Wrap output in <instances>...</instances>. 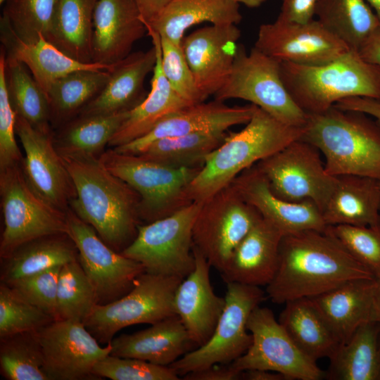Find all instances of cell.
Here are the masks:
<instances>
[{
  "instance_id": "obj_22",
  "label": "cell",
  "mask_w": 380,
  "mask_h": 380,
  "mask_svg": "<svg viewBox=\"0 0 380 380\" xmlns=\"http://www.w3.org/2000/svg\"><path fill=\"white\" fill-rule=\"evenodd\" d=\"M232 183L242 197L284 235L305 230L325 231L327 227L321 210L315 203L290 202L274 195L255 165L243 171Z\"/></svg>"
},
{
  "instance_id": "obj_2",
  "label": "cell",
  "mask_w": 380,
  "mask_h": 380,
  "mask_svg": "<svg viewBox=\"0 0 380 380\" xmlns=\"http://www.w3.org/2000/svg\"><path fill=\"white\" fill-rule=\"evenodd\" d=\"M59 153L76 192L70 208L106 244L121 253L137 234L139 194L96 156Z\"/></svg>"
},
{
  "instance_id": "obj_3",
  "label": "cell",
  "mask_w": 380,
  "mask_h": 380,
  "mask_svg": "<svg viewBox=\"0 0 380 380\" xmlns=\"http://www.w3.org/2000/svg\"><path fill=\"white\" fill-rule=\"evenodd\" d=\"M303 127L286 125L257 107L244 128L227 134L184 191V205L203 202L243 171L300 138Z\"/></svg>"
},
{
  "instance_id": "obj_49",
  "label": "cell",
  "mask_w": 380,
  "mask_h": 380,
  "mask_svg": "<svg viewBox=\"0 0 380 380\" xmlns=\"http://www.w3.org/2000/svg\"><path fill=\"white\" fill-rule=\"evenodd\" d=\"M16 113L7 93L5 80V53L0 54V170L20 164L23 157L17 144Z\"/></svg>"
},
{
  "instance_id": "obj_19",
  "label": "cell",
  "mask_w": 380,
  "mask_h": 380,
  "mask_svg": "<svg viewBox=\"0 0 380 380\" xmlns=\"http://www.w3.org/2000/svg\"><path fill=\"white\" fill-rule=\"evenodd\" d=\"M240 37L236 25L228 24L203 27L183 38L184 56L205 101L229 78Z\"/></svg>"
},
{
  "instance_id": "obj_6",
  "label": "cell",
  "mask_w": 380,
  "mask_h": 380,
  "mask_svg": "<svg viewBox=\"0 0 380 380\" xmlns=\"http://www.w3.org/2000/svg\"><path fill=\"white\" fill-rule=\"evenodd\" d=\"M224 101L239 99L251 102L279 121L303 127L308 115L293 101L280 75V61L253 46L247 53L238 45L231 74L213 96Z\"/></svg>"
},
{
  "instance_id": "obj_45",
  "label": "cell",
  "mask_w": 380,
  "mask_h": 380,
  "mask_svg": "<svg viewBox=\"0 0 380 380\" xmlns=\"http://www.w3.org/2000/svg\"><path fill=\"white\" fill-rule=\"evenodd\" d=\"M326 230L375 278L380 276V226L338 224Z\"/></svg>"
},
{
  "instance_id": "obj_8",
  "label": "cell",
  "mask_w": 380,
  "mask_h": 380,
  "mask_svg": "<svg viewBox=\"0 0 380 380\" xmlns=\"http://www.w3.org/2000/svg\"><path fill=\"white\" fill-rule=\"evenodd\" d=\"M202 202L137 227L132 242L121 253L142 265L146 272L184 279L195 267L193 227Z\"/></svg>"
},
{
  "instance_id": "obj_44",
  "label": "cell",
  "mask_w": 380,
  "mask_h": 380,
  "mask_svg": "<svg viewBox=\"0 0 380 380\" xmlns=\"http://www.w3.org/2000/svg\"><path fill=\"white\" fill-rule=\"evenodd\" d=\"M50 315L28 302L12 287L0 284V338L36 331L54 321Z\"/></svg>"
},
{
  "instance_id": "obj_21",
  "label": "cell",
  "mask_w": 380,
  "mask_h": 380,
  "mask_svg": "<svg viewBox=\"0 0 380 380\" xmlns=\"http://www.w3.org/2000/svg\"><path fill=\"white\" fill-rule=\"evenodd\" d=\"M192 250L195 267L179 284L173 308L196 348L212 336L224 310L225 298L213 291L210 279L211 266L206 258L194 246Z\"/></svg>"
},
{
  "instance_id": "obj_57",
  "label": "cell",
  "mask_w": 380,
  "mask_h": 380,
  "mask_svg": "<svg viewBox=\"0 0 380 380\" xmlns=\"http://www.w3.org/2000/svg\"><path fill=\"white\" fill-rule=\"evenodd\" d=\"M238 4H243L248 8H254L260 6L267 0H233Z\"/></svg>"
},
{
  "instance_id": "obj_34",
  "label": "cell",
  "mask_w": 380,
  "mask_h": 380,
  "mask_svg": "<svg viewBox=\"0 0 380 380\" xmlns=\"http://www.w3.org/2000/svg\"><path fill=\"white\" fill-rule=\"evenodd\" d=\"M278 321L300 351L315 362L329 358L341 344L309 298L286 302Z\"/></svg>"
},
{
  "instance_id": "obj_26",
  "label": "cell",
  "mask_w": 380,
  "mask_h": 380,
  "mask_svg": "<svg viewBox=\"0 0 380 380\" xmlns=\"http://www.w3.org/2000/svg\"><path fill=\"white\" fill-rule=\"evenodd\" d=\"M374 291L375 278H358L309 298L343 343L361 324L378 321Z\"/></svg>"
},
{
  "instance_id": "obj_35",
  "label": "cell",
  "mask_w": 380,
  "mask_h": 380,
  "mask_svg": "<svg viewBox=\"0 0 380 380\" xmlns=\"http://www.w3.org/2000/svg\"><path fill=\"white\" fill-rule=\"evenodd\" d=\"M315 16L350 50L358 52L380 32L379 20L365 0H319Z\"/></svg>"
},
{
  "instance_id": "obj_15",
  "label": "cell",
  "mask_w": 380,
  "mask_h": 380,
  "mask_svg": "<svg viewBox=\"0 0 380 380\" xmlns=\"http://www.w3.org/2000/svg\"><path fill=\"white\" fill-rule=\"evenodd\" d=\"M66 217L68 235L77 247L79 262L94 287L98 304L110 303L127 294L145 272L142 265L110 248L70 208Z\"/></svg>"
},
{
  "instance_id": "obj_30",
  "label": "cell",
  "mask_w": 380,
  "mask_h": 380,
  "mask_svg": "<svg viewBox=\"0 0 380 380\" xmlns=\"http://www.w3.org/2000/svg\"><path fill=\"white\" fill-rule=\"evenodd\" d=\"M322 213L327 226L379 227V180L357 175L337 177Z\"/></svg>"
},
{
  "instance_id": "obj_9",
  "label": "cell",
  "mask_w": 380,
  "mask_h": 380,
  "mask_svg": "<svg viewBox=\"0 0 380 380\" xmlns=\"http://www.w3.org/2000/svg\"><path fill=\"white\" fill-rule=\"evenodd\" d=\"M0 193L4 222L0 242L1 259L34 239L68 234L66 213L49 205L33 190L21 163L0 170Z\"/></svg>"
},
{
  "instance_id": "obj_5",
  "label": "cell",
  "mask_w": 380,
  "mask_h": 380,
  "mask_svg": "<svg viewBox=\"0 0 380 380\" xmlns=\"http://www.w3.org/2000/svg\"><path fill=\"white\" fill-rule=\"evenodd\" d=\"M280 75L293 101L308 115L325 112L347 98L380 99V66L353 50L322 65L280 62Z\"/></svg>"
},
{
  "instance_id": "obj_29",
  "label": "cell",
  "mask_w": 380,
  "mask_h": 380,
  "mask_svg": "<svg viewBox=\"0 0 380 380\" xmlns=\"http://www.w3.org/2000/svg\"><path fill=\"white\" fill-rule=\"evenodd\" d=\"M146 27L156 51L151 91L139 105L129 110L127 118L109 141L108 145L113 148L142 137L166 115L190 106L176 93L164 75L160 36L151 27Z\"/></svg>"
},
{
  "instance_id": "obj_11",
  "label": "cell",
  "mask_w": 380,
  "mask_h": 380,
  "mask_svg": "<svg viewBox=\"0 0 380 380\" xmlns=\"http://www.w3.org/2000/svg\"><path fill=\"white\" fill-rule=\"evenodd\" d=\"M182 279L144 272L127 294L110 303L96 305L84 324L99 343H108L123 328L152 324L176 315L174 296Z\"/></svg>"
},
{
  "instance_id": "obj_60",
  "label": "cell",
  "mask_w": 380,
  "mask_h": 380,
  "mask_svg": "<svg viewBox=\"0 0 380 380\" xmlns=\"http://www.w3.org/2000/svg\"><path fill=\"white\" fill-rule=\"evenodd\" d=\"M379 186H380V180H379Z\"/></svg>"
},
{
  "instance_id": "obj_18",
  "label": "cell",
  "mask_w": 380,
  "mask_h": 380,
  "mask_svg": "<svg viewBox=\"0 0 380 380\" xmlns=\"http://www.w3.org/2000/svg\"><path fill=\"white\" fill-rule=\"evenodd\" d=\"M254 46L280 62L305 65L327 63L350 51L316 19L262 24Z\"/></svg>"
},
{
  "instance_id": "obj_54",
  "label": "cell",
  "mask_w": 380,
  "mask_h": 380,
  "mask_svg": "<svg viewBox=\"0 0 380 380\" xmlns=\"http://www.w3.org/2000/svg\"><path fill=\"white\" fill-rule=\"evenodd\" d=\"M359 53L367 62L380 66V32L362 46Z\"/></svg>"
},
{
  "instance_id": "obj_48",
  "label": "cell",
  "mask_w": 380,
  "mask_h": 380,
  "mask_svg": "<svg viewBox=\"0 0 380 380\" xmlns=\"http://www.w3.org/2000/svg\"><path fill=\"white\" fill-rule=\"evenodd\" d=\"M62 266H56L20 279L10 286L23 298L42 309L55 320L57 314V289Z\"/></svg>"
},
{
  "instance_id": "obj_41",
  "label": "cell",
  "mask_w": 380,
  "mask_h": 380,
  "mask_svg": "<svg viewBox=\"0 0 380 380\" xmlns=\"http://www.w3.org/2000/svg\"><path fill=\"white\" fill-rule=\"evenodd\" d=\"M36 331L1 338L0 369L5 379L48 380L42 369L43 355Z\"/></svg>"
},
{
  "instance_id": "obj_59",
  "label": "cell",
  "mask_w": 380,
  "mask_h": 380,
  "mask_svg": "<svg viewBox=\"0 0 380 380\" xmlns=\"http://www.w3.org/2000/svg\"><path fill=\"white\" fill-rule=\"evenodd\" d=\"M4 1H5V0H0V4H4Z\"/></svg>"
},
{
  "instance_id": "obj_37",
  "label": "cell",
  "mask_w": 380,
  "mask_h": 380,
  "mask_svg": "<svg viewBox=\"0 0 380 380\" xmlns=\"http://www.w3.org/2000/svg\"><path fill=\"white\" fill-rule=\"evenodd\" d=\"M109 78L110 70H80L55 81L46 94L51 122L64 125L74 119L102 91Z\"/></svg>"
},
{
  "instance_id": "obj_27",
  "label": "cell",
  "mask_w": 380,
  "mask_h": 380,
  "mask_svg": "<svg viewBox=\"0 0 380 380\" xmlns=\"http://www.w3.org/2000/svg\"><path fill=\"white\" fill-rule=\"evenodd\" d=\"M156 63L153 46L146 51L131 53L113 65L102 91L80 110L79 115L109 114L130 110L145 98L144 81Z\"/></svg>"
},
{
  "instance_id": "obj_31",
  "label": "cell",
  "mask_w": 380,
  "mask_h": 380,
  "mask_svg": "<svg viewBox=\"0 0 380 380\" xmlns=\"http://www.w3.org/2000/svg\"><path fill=\"white\" fill-rule=\"evenodd\" d=\"M242 19L233 0H172L148 25L160 37L181 45L186 30L198 23L237 25Z\"/></svg>"
},
{
  "instance_id": "obj_14",
  "label": "cell",
  "mask_w": 380,
  "mask_h": 380,
  "mask_svg": "<svg viewBox=\"0 0 380 380\" xmlns=\"http://www.w3.org/2000/svg\"><path fill=\"white\" fill-rule=\"evenodd\" d=\"M247 328L252 341L245 353L229 364L234 369H265L280 373L287 380L325 377L317 362L300 351L270 308L257 306L250 315Z\"/></svg>"
},
{
  "instance_id": "obj_1",
  "label": "cell",
  "mask_w": 380,
  "mask_h": 380,
  "mask_svg": "<svg viewBox=\"0 0 380 380\" xmlns=\"http://www.w3.org/2000/svg\"><path fill=\"white\" fill-rule=\"evenodd\" d=\"M375 278L326 229L283 236L266 293L277 304L325 293L352 279Z\"/></svg>"
},
{
  "instance_id": "obj_43",
  "label": "cell",
  "mask_w": 380,
  "mask_h": 380,
  "mask_svg": "<svg viewBox=\"0 0 380 380\" xmlns=\"http://www.w3.org/2000/svg\"><path fill=\"white\" fill-rule=\"evenodd\" d=\"M60 0H5L3 14L15 34L31 42L52 32Z\"/></svg>"
},
{
  "instance_id": "obj_56",
  "label": "cell",
  "mask_w": 380,
  "mask_h": 380,
  "mask_svg": "<svg viewBox=\"0 0 380 380\" xmlns=\"http://www.w3.org/2000/svg\"><path fill=\"white\" fill-rule=\"evenodd\" d=\"M374 296L377 320L380 323V276L375 278Z\"/></svg>"
},
{
  "instance_id": "obj_28",
  "label": "cell",
  "mask_w": 380,
  "mask_h": 380,
  "mask_svg": "<svg viewBox=\"0 0 380 380\" xmlns=\"http://www.w3.org/2000/svg\"><path fill=\"white\" fill-rule=\"evenodd\" d=\"M110 343L112 355L167 367L195 347L177 315L153 323L146 329L122 334Z\"/></svg>"
},
{
  "instance_id": "obj_12",
  "label": "cell",
  "mask_w": 380,
  "mask_h": 380,
  "mask_svg": "<svg viewBox=\"0 0 380 380\" xmlns=\"http://www.w3.org/2000/svg\"><path fill=\"white\" fill-rule=\"evenodd\" d=\"M261 215L231 183L202 202L192 232L193 246L220 273Z\"/></svg>"
},
{
  "instance_id": "obj_23",
  "label": "cell",
  "mask_w": 380,
  "mask_h": 380,
  "mask_svg": "<svg viewBox=\"0 0 380 380\" xmlns=\"http://www.w3.org/2000/svg\"><path fill=\"white\" fill-rule=\"evenodd\" d=\"M146 32L133 0H98L93 17L92 62L110 66L120 62Z\"/></svg>"
},
{
  "instance_id": "obj_53",
  "label": "cell",
  "mask_w": 380,
  "mask_h": 380,
  "mask_svg": "<svg viewBox=\"0 0 380 380\" xmlns=\"http://www.w3.org/2000/svg\"><path fill=\"white\" fill-rule=\"evenodd\" d=\"M172 0H133L144 25L151 24Z\"/></svg>"
},
{
  "instance_id": "obj_24",
  "label": "cell",
  "mask_w": 380,
  "mask_h": 380,
  "mask_svg": "<svg viewBox=\"0 0 380 380\" xmlns=\"http://www.w3.org/2000/svg\"><path fill=\"white\" fill-rule=\"evenodd\" d=\"M283 236L277 227L262 217L234 251L220 273L222 279L226 283L256 286L269 284L277 268Z\"/></svg>"
},
{
  "instance_id": "obj_32",
  "label": "cell",
  "mask_w": 380,
  "mask_h": 380,
  "mask_svg": "<svg viewBox=\"0 0 380 380\" xmlns=\"http://www.w3.org/2000/svg\"><path fill=\"white\" fill-rule=\"evenodd\" d=\"M329 359V379L380 380V323L361 324Z\"/></svg>"
},
{
  "instance_id": "obj_33",
  "label": "cell",
  "mask_w": 380,
  "mask_h": 380,
  "mask_svg": "<svg viewBox=\"0 0 380 380\" xmlns=\"http://www.w3.org/2000/svg\"><path fill=\"white\" fill-rule=\"evenodd\" d=\"M78 260L77 247L68 234L44 236L27 241L1 259V282L15 281Z\"/></svg>"
},
{
  "instance_id": "obj_7",
  "label": "cell",
  "mask_w": 380,
  "mask_h": 380,
  "mask_svg": "<svg viewBox=\"0 0 380 380\" xmlns=\"http://www.w3.org/2000/svg\"><path fill=\"white\" fill-rule=\"evenodd\" d=\"M99 158L111 173L139 194V217L147 223L185 206L184 191L201 168H175L113 148L103 151Z\"/></svg>"
},
{
  "instance_id": "obj_55",
  "label": "cell",
  "mask_w": 380,
  "mask_h": 380,
  "mask_svg": "<svg viewBox=\"0 0 380 380\" xmlns=\"http://www.w3.org/2000/svg\"><path fill=\"white\" fill-rule=\"evenodd\" d=\"M241 379L246 380H287L281 374L260 369H251L243 371Z\"/></svg>"
},
{
  "instance_id": "obj_50",
  "label": "cell",
  "mask_w": 380,
  "mask_h": 380,
  "mask_svg": "<svg viewBox=\"0 0 380 380\" xmlns=\"http://www.w3.org/2000/svg\"><path fill=\"white\" fill-rule=\"evenodd\" d=\"M319 0H283L277 18L305 23L314 19Z\"/></svg>"
},
{
  "instance_id": "obj_58",
  "label": "cell",
  "mask_w": 380,
  "mask_h": 380,
  "mask_svg": "<svg viewBox=\"0 0 380 380\" xmlns=\"http://www.w3.org/2000/svg\"><path fill=\"white\" fill-rule=\"evenodd\" d=\"M373 9L380 22V0H365Z\"/></svg>"
},
{
  "instance_id": "obj_40",
  "label": "cell",
  "mask_w": 380,
  "mask_h": 380,
  "mask_svg": "<svg viewBox=\"0 0 380 380\" xmlns=\"http://www.w3.org/2000/svg\"><path fill=\"white\" fill-rule=\"evenodd\" d=\"M21 62L6 57L5 80L7 93L16 114L34 127L51 130L46 95Z\"/></svg>"
},
{
  "instance_id": "obj_17",
  "label": "cell",
  "mask_w": 380,
  "mask_h": 380,
  "mask_svg": "<svg viewBox=\"0 0 380 380\" xmlns=\"http://www.w3.org/2000/svg\"><path fill=\"white\" fill-rule=\"evenodd\" d=\"M15 133L25 151L21 166L29 184L46 203L66 213L76 192L51 130L37 129L16 114Z\"/></svg>"
},
{
  "instance_id": "obj_46",
  "label": "cell",
  "mask_w": 380,
  "mask_h": 380,
  "mask_svg": "<svg viewBox=\"0 0 380 380\" xmlns=\"http://www.w3.org/2000/svg\"><path fill=\"white\" fill-rule=\"evenodd\" d=\"M97 378L112 380H177L179 376L170 366H160L139 359L108 355L93 369Z\"/></svg>"
},
{
  "instance_id": "obj_16",
  "label": "cell",
  "mask_w": 380,
  "mask_h": 380,
  "mask_svg": "<svg viewBox=\"0 0 380 380\" xmlns=\"http://www.w3.org/2000/svg\"><path fill=\"white\" fill-rule=\"evenodd\" d=\"M36 333L48 380L97 379L95 365L111 352L110 342L101 347L82 322L56 319Z\"/></svg>"
},
{
  "instance_id": "obj_20",
  "label": "cell",
  "mask_w": 380,
  "mask_h": 380,
  "mask_svg": "<svg viewBox=\"0 0 380 380\" xmlns=\"http://www.w3.org/2000/svg\"><path fill=\"white\" fill-rule=\"evenodd\" d=\"M258 106H229L214 99L186 106L161 119L148 132L123 145L113 148L125 154L139 155L156 140L194 132L226 131L246 124Z\"/></svg>"
},
{
  "instance_id": "obj_38",
  "label": "cell",
  "mask_w": 380,
  "mask_h": 380,
  "mask_svg": "<svg viewBox=\"0 0 380 380\" xmlns=\"http://www.w3.org/2000/svg\"><path fill=\"white\" fill-rule=\"evenodd\" d=\"M129 110L109 114L79 115L63 125L54 137L60 153L97 156L127 118Z\"/></svg>"
},
{
  "instance_id": "obj_25",
  "label": "cell",
  "mask_w": 380,
  "mask_h": 380,
  "mask_svg": "<svg viewBox=\"0 0 380 380\" xmlns=\"http://www.w3.org/2000/svg\"><path fill=\"white\" fill-rule=\"evenodd\" d=\"M0 39L6 57L23 63L46 95L55 81L68 73L80 70H110L113 67L77 61L56 48L42 34L34 42H24L15 34L2 15L0 18Z\"/></svg>"
},
{
  "instance_id": "obj_42",
  "label": "cell",
  "mask_w": 380,
  "mask_h": 380,
  "mask_svg": "<svg viewBox=\"0 0 380 380\" xmlns=\"http://www.w3.org/2000/svg\"><path fill=\"white\" fill-rule=\"evenodd\" d=\"M98 304L93 286L79 260L62 266L58 282V319L82 322Z\"/></svg>"
},
{
  "instance_id": "obj_52",
  "label": "cell",
  "mask_w": 380,
  "mask_h": 380,
  "mask_svg": "<svg viewBox=\"0 0 380 380\" xmlns=\"http://www.w3.org/2000/svg\"><path fill=\"white\" fill-rule=\"evenodd\" d=\"M343 110L364 113L373 117L380 125V99L368 97H350L343 99L334 105Z\"/></svg>"
},
{
  "instance_id": "obj_36",
  "label": "cell",
  "mask_w": 380,
  "mask_h": 380,
  "mask_svg": "<svg viewBox=\"0 0 380 380\" xmlns=\"http://www.w3.org/2000/svg\"><path fill=\"white\" fill-rule=\"evenodd\" d=\"M98 0H60L48 41L72 59L92 62L93 17Z\"/></svg>"
},
{
  "instance_id": "obj_4",
  "label": "cell",
  "mask_w": 380,
  "mask_h": 380,
  "mask_svg": "<svg viewBox=\"0 0 380 380\" xmlns=\"http://www.w3.org/2000/svg\"><path fill=\"white\" fill-rule=\"evenodd\" d=\"M369 117L334 106L308 115L300 139L318 148L329 175L380 180V125Z\"/></svg>"
},
{
  "instance_id": "obj_10",
  "label": "cell",
  "mask_w": 380,
  "mask_h": 380,
  "mask_svg": "<svg viewBox=\"0 0 380 380\" xmlns=\"http://www.w3.org/2000/svg\"><path fill=\"white\" fill-rule=\"evenodd\" d=\"M225 305L208 341L184 355L170 367L179 376L215 365H229L249 348L252 336L247 323L252 311L265 298L260 286L227 282Z\"/></svg>"
},
{
  "instance_id": "obj_47",
  "label": "cell",
  "mask_w": 380,
  "mask_h": 380,
  "mask_svg": "<svg viewBox=\"0 0 380 380\" xmlns=\"http://www.w3.org/2000/svg\"><path fill=\"white\" fill-rule=\"evenodd\" d=\"M161 65L165 76L176 93L189 104L205 101L197 88L182 44L160 37Z\"/></svg>"
},
{
  "instance_id": "obj_13",
  "label": "cell",
  "mask_w": 380,
  "mask_h": 380,
  "mask_svg": "<svg viewBox=\"0 0 380 380\" xmlns=\"http://www.w3.org/2000/svg\"><path fill=\"white\" fill-rule=\"evenodd\" d=\"M255 165L274 195L290 202L312 201L321 211L337 180L327 172L318 148L300 139Z\"/></svg>"
},
{
  "instance_id": "obj_39",
  "label": "cell",
  "mask_w": 380,
  "mask_h": 380,
  "mask_svg": "<svg viewBox=\"0 0 380 380\" xmlns=\"http://www.w3.org/2000/svg\"><path fill=\"white\" fill-rule=\"evenodd\" d=\"M227 136L226 131H208L165 137L152 142L139 155L175 168L201 167Z\"/></svg>"
},
{
  "instance_id": "obj_51",
  "label": "cell",
  "mask_w": 380,
  "mask_h": 380,
  "mask_svg": "<svg viewBox=\"0 0 380 380\" xmlns=\"http://www.w3.org/2000/svg\"><path fill=\"white\" fill-rule=\"evenodd\" d=\"M242 372L237 371L229 365L213 366L200 371L189 372L182 376L186 380H239Z\"/></svg>"
}]
</instances>
